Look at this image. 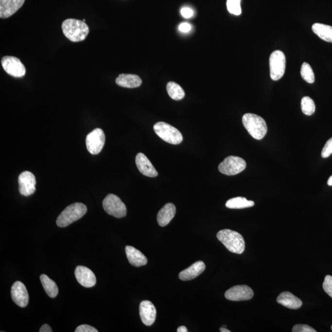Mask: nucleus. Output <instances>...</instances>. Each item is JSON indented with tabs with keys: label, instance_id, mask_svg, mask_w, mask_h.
<instances>
[{
	"label": "nucleus",
	"instance_id": "f03ea898",
	"mask_svg": "<svg viewBox=\"0 0 332 332\" xmlns=\"http://www.w3.org/2000/svg\"><path fill=\"white\" fill-rule=\"evenodd\" d=\"M217 237L229 251L237 254H243L245 251V240L238 232L228 229H222L217 233Z\"/></svg>",
	"mask_w": 332,
	"mask_h": 332
},
{
	"label": "nucleus",
	"instance_id": "6e6552de",
	"mask_svg": "<svg viewBox=\"0 0 332 332\" xmlns=\"http://www.w3.org/2000/svg\"><path fill=\"white\" fill-rule=\"evenodd\" d=\"M246 168L245 159L240 157L229 156L219 164V170L227 175H234L243 172Z\"/></svg>",
	"mask_w": 332,
	"mask_h": 332
},
{
	"label": "nucleus",
	"instance_id": "f257e3e1",
	"mask_svg": "<svg viewBox=\"0 0 332 332\" xmlns=\"http://www.w3.org/2000/svg\"><path fill=\"white\" fill-rule=\"evenodd\" d=\"M62 29L64 35L73 42L85 40L89 32V27L83 20L75 18L64 20L62 24Z\"/></svg>",
	"mask_w": 332,
	"mask_h": 332
},
{
	"label": "nucleus",
	"instance_id": "ea45409f",
	"mask_svg": "<svg viewBox=\"0 0 332 332\" xmlns=\"http://www.w3.org/2000/svg\"><path fill=\"white\" fill-rule=\"evenodd\" d=\"M331 329H332V327H331Z\"/></svg>",
	"mask_w": 332,
	"mask_h": 332
},
{
	"label": "nucleus",
	"instance_id": "7c9ffc66",
	"mask_svg": "<svg viewBox=\"0 0 332 332\" xmlns=\"http://www.w3.org/2000/svg\"><path fill=\"white\" fill-rule=\"evenodd\" d=\"M332 154V138L327 141L322 149L321 156L323 158H327Z\"/></svg>",
	"mask_w": 332,
	"mask_h": 332
},
{
	"label": "nucleus",
	"instance_id": "20e7f679",
	"mask_svg": "<svg viewBox=\"0 0 332 332\" xmlns=\"http://www.w3.org/2000/svg\"><path fill=\"white\" fill-rule=\"evenodd\" d=\"M87 207L84 204L76 203L67 207L60 213L56 220L58 227H64L77 221L87 212Z\"/></svg>",
	"mask_w": 332,
	"mask_h": 332
},
{
	"label": "nucleus",
	"instance_id": "aec40b11",
	"mask_svg": "<svg viewBox=\"0 0 332 332\" xmlns=\"http://www.w3.org/2000/svg\"><path fill=\"white\" fill-rule=\"evenodd\" d=\"M127 259L132 266L140 267L147 264V257L142 253L132 246L127 245L125 248Z\"/></svg>",
	"mask_w": 332,
	"mask_h": 332
},
{
	"label": "nucleus",
	"instance_id": "6ab92c4d",
	"mask_svg": "<svg viewBox=\"0 0 332 332\" xmlns=\"http://www.w3.org/2000/svg\"><path fill=\"white\" fill-rule=\"evenodd\" d=\"M175 213V205L173 203L166 204L157 213V220L159 226H167L173 219Z\"/></svg>",
	"mask_w": 332,
	"mask_h": 332
},
{
	"label": "nucleus",
	"instance_id": "b1692460",
	"mask_svg": "<svg viewBox=\"0 0 332 332\" xmlns=\"http://www.w3.org/2000/svg\"><path fill=\"white\" fill-rule=\"evenodd\" d=\"M40 280L46 293L51 298H55L59 293V289L54 280H51L48 276L41 275Z\"/></svg>",
	"mask_w": 332,
	"mask_h": 332
},
{
	"label": "nucleus",
	"instance_id": "58836bf2",
	"mask_svg": "<svg viewBox=\"0 0 332 332\" xmlns=\"http://www.w3.org/2000/svg\"><path fill=\"white\" fill-rule=\"evenodd\" d=\"M327 184H328L329 186H332V175L329 178L328 182H327Z\"/></svg>",
	"mask_w": 332,
	"mask_h": 332
},
{
	"label": "nucleus",
	"instance_id": "9b49d317",
	"mask_svg": "<svg viewBox=\"0 0 332 332\" xmlns=\"http://www.w3.org/2000/svg\"><path fill=\"white\" fill-rule=\"evenodd\" d=\"M225 297L228 300L231 301L249 300L254 297V292L251 288L247 285H236L227 290L225 292Z\"/></svg>",
	"mask_w": 332,
	"mask_h": 332
},
{
	"label": "nucleus",
	"instance_id": "ddd939ff",
	"mask_svg": "<svg viewBox=\"0 0 332 332\" xmlns=\"http://www.w3.org/2000/svg\"><path fill=\"white\" fill-rule=\"evenodd\" d=\"M11 298L14 302L20 307L24 308L29 303V296L26 287L20 281L14 283L11 287Z\"/></svg>",
	"mask_w": 332,
	"mask_h": 332
},
{
	"label": "nucleus",
	"instance_id": "c9c22d12",
	"mask_svg": "<svg viewBox=\"0 0 332 332\" xmlns=\"http://www.w3.org/2000/svg\"><path fill=\"white\" fill-rule=\"evenodd\" d=\"M39 332H52V330L51 329V327L48 324H44L42 327H41L40 330L39 331Z\"/></svg>",
	"mask_w": 332,
	"mask_h": 332
},
{
	"label": "nucleus",
	"instance_id": "dca6fc26",
	"mask_svg": "<svg viewBox=\"0 0 332 332\" xmlns=\"http://www.w3.org/2000/svg\"><path fill=\"white\" fill-rule=\"evenodd\" d=\"M136 163L139 171L143 175L149 177H156L158 175L152 162L143 153H139L137 155Z\"/></svg>",
	"mask_w": 332,
	"mask_h": 332
},
{
	"label": "nucleus",
	"instance_id": "c85d7f7f",
	"mask_svg": "<svg viewBox=\"0 0 332 332\" xmlns=\"http://www.w3.org/2000/svg\"><path fill=\"white\" fill-rule=\"evenodd\" d=\"M227 9L229 12L234 15L241 14V0H227Z\"/></svg>",
	"mask_w": 332,
	"mask_h": 332
},
{
	"label": "nucleus",
	"instance_id": "473e14b6",
	"mask_svg": "<svg viewBox=\"0 0 332 332\" xmlns=\"http://www.w3.org/2000/svg\"><path fill=\"white\" fill-rule=\"evenodd\" d=\"M75 332H98V331L94 327L89 325H81L75 330Z\"/></svg>",
	"mask_w": 332,
	"mask_h": 332
},
{
	"label": "nucleus",
	"instance_id": "bb28decb",
	"mask_svg": "<svg viewBox=\"0 0 332 332\" xmlns=\"http://www.w3.org/2000/svg\"><path fill=\"white\" fill-rule=\"evenodd\" d=\"M301 110L306 115L311 116L315 112V102L310 97H304L301 102Z\"/></svg>",
	"mask_w": 332,
	"mask_h": 332
},
{
	"label": "nucleus",
	"instance_id": "2f4dec72",
	"mask_svg": "<svg viewBox=\"0 0 332 332\" xmlns=\"http://www.w3.org/2000/svg\"><path fill=\"white\" fill-rule=\"evenodd\" d=\"M293 332H316L315 329L308 325L297 324L292 329Z\"/></svg>",
	"mask_w": 332,
	"mask_h": 332
},
{
	"label": "nucleus",
	"instance_id": "a878e982",
	"mask_svg": "<svg viewBox=\"0 0 332 332\" xmlns=\"http://www.w3.org/2000/svg\"><path fill=\"white\" fill-rule=\"evenodd\" d=\"M167 91H168L169 96L171 98L175 100V101H180L184 98L185 93L184 90L180 85L177 83L171 81L167 85Z\"/></svg>",
	"mask_w": 332,
	"mask_h": 332
},
{
	"label": "nucleus",
	"instance_id": "423d86ee",
	"mask_svg": "<svg viewBox=\"0 0 332 332\" xmlns=\"http://www.w3.org/2000/svg\"><path fill=\"white\" fill-rule=\"evenodd\" d=\"M104 210L108 214L120 219L126 215L127 209L119 197L113 194H109L104 199Z\"/></svg>",
	"mask_w": 332,
	"mask_h": 332
},
{
	"label": "nucleus",
	"instance_id": "0eeeda50",
	"mask_svg": "<svg viewBox=\"0 0 332 332\" xmlns=\"http://www.w3.org/2000/svg\"><path fill=\"white\" fill-rule=\"evenodd\" d=\"M286 59L285 56L280 51H275L269 57V69H270V76L274 81L280 80L284 75Z\"/></svg>",
	"mask_w": 332,
	"mask_h": 332
},
{
	"label": "nucleus",
	"instance_id": "4be33fe9",
	"mask_svg": "<svg viewBox=\"0 0 332 332\" xmlns=\"http://www.w3.org/2000/svg\"><path fill=\"white\" fill-rule=\"evenodd\" d=\"M116 83L120 87L126 88H136L142 83L141 78L138 75L132 74H120L116 79Z\"/></svg>",
	"mask_w": 332,
	"mask_h": 332
},
{
	"label": "nucleus",
	"instance_id": "412c9836",
	"mask_svg": "<svg viewBox=\"0 0 332 332\" xmlns=\"http://www.w3.org/2000/svg\"><path fill=\"white\" fill-rule=\"evenodd\" d=\"M277 302L292 310H298L302 305L301 299L289 292H284L280 294L278 297Z\"/></svg>",
	"mask_w": 332,
	"mask_h": 332
},
{
	"label": "nucleus",
	"instance_id": "72a5a7b5",
	"mask_svg": "<svg viewBox=\"0 0 332 332\" xmlns=\"http://www.w3.org/2000/svg\"><path fill=\"white\" fill-rule=\"evenodd\" d=\"M180 13L181 15L186 18L192 17L194 14L193 11H192L191 8H187V7H185V8H183L181 9Z\"/></svg>",
	"mask_w": 332,
	"mask_h": 332
},
{
	"label": "nucleus",
	"instance_id": "f3484780",
	"mask_svg": "<svg viewBox=\"0 0 332 332\" xmlns=\"http://www.w3.org/2000/svg\"><path fill=\"white\" fill-rule=\"evenodd\" d=\"M25 0H0V17L5 18L15 14Z\"/></svg>",
	"mask_w": 332,
	"mask_h": 332
},
{
	"label": "nucleus",
	"instance_id": "39448f33",
	"mask_svg": "<svg viewBox=\"0 0 332 332\" xmlns=\"http://www.w3.org/2000/svg\"><path fill=\"white\" fill-rule=\"evenodd\" d=\"M155 133L166 142L178 145L182 143L183 136L175 127L164 122H157L153 127Z\"/></svg>",
	"mask_w": 332,
	"mask_h": 332
},
{
	"label": "nucleus",
	"instance_id": "e433bc0d",
	"mask_svg": "<svg viewBox=\"0 0 332 332\" xmlns=\"http://www.w3.org/2000/svg\"><path fill=\"white\" fill-rule=\"evenodd\" d=\"M177 331V332H187L188 330L185 326H180L178 327Z\"/></svg>",
	"mask_w": 332,
	"mask_h": 332
},
{
	"label": "nucleus",
	"instance_id": "393cba45",
	"mask_svg": "<svg viewBox=\"0 0 332 332\" xmlns=\"http://www.w3.org/2000/svg\"><path fill=\"white\" fill-rule=\"evenodd\" d=\"M254 201H248L245 198L236 197V198L229 199L226 203V207L229 209H233V210H240V209L251 208L254 206Z\"/></svg>",
	"mask_w": 332,
	"mask_h": 332
},
{
	"label": "nucleus",
	"instance_id": "1a4fd4ad",
	"mask_svg": "<svg viewBox=\"0 0 332 332\" xmlns=\"http://www.w3.org/2000/svg\"><path fill=\"white\" fill-rule=\"evenodd\" d=\"M105 136L103 130L97 128L90 132L86 139L87 149L90 154L97 155L103 149Z\"/></svg>",
	"mask_w": 332,
	"mask_h": 332
},
{
	"label": "nucleus",
	"instance_id": "5701e85b",
	"mask_svg": "<svg viewBox=\"0 0 332 332\" xmlns=\"http://www.w3.org/2000/svg\"><path fill=\"white\" fill-rule=\"evenodd\" d=\"M312 30L320 39L332 43V27L330 25L315 23L313 25Z\"/></svg>",
	"mask_w": 332,
	"mask_h": 332
},
{
	"label": "nucleus",
	"instance_id": "4468645a",
	"mask_svg": "<svg viewBox=\"0 0 332 332\" xmlns=\"http://www.w3.org/2000/svg\"><path fill=\"white\" fill-rule=\"evenodd\" d=\"M141 321L147 326H152L157 317V310L154 305L148 300L141 301L139 307Z\"/></svg>",
	"mask_w": 332,
	"mask_h": 332
},
{
	"label": "nucleus",
	"instance_id": "7ed1b4c3",
	"mask_svg": "<svg viewBox=\"0 0 332 332\" xmlns=\"http://www.w3.org/2000/svg\"><path fill=\"white\" fill-rule=\"evenodd\" d=\"M243 123L248 134L256 140H262L268 131L263 118L252 113H246L243 117Z\"/></svg>",
	"mask_w": 332,
	"mask_h": 332
},
{
	"label": "nucleus",
	"instance_id": "9d476101",
	"mask_svg": "<svg viewBox=\"0 0 332 332\" xmlns=\"http://www.w3.org/2000/svg\"><path fill=\"white\" fill-rule=\"evenodd\" d=\"M1 65L4 71L8 75L16 78L22 77L26 73L24 65L19 59L13 56H4L2 58Z\"/></svg>",
	"mask_w": 332,
	"mask_h": 332
},
{
	"label": "nucleus",
	"instance_id": "4c0bfd02",
	"mask_svg": "<svg viewBox=\"0 0 332 332\" xmlns=\"http://www.w3.org/2000/svg\"><path fill=\"white\" fill-rule=\"evenodd\" d=\"M220 331L222 332H230L231 331H229V330H227V329L224 328V327H221V328L220 329Z\"/></svg>",
	"mask_w": 332,
	"mask_h": 332
},
{
	"label": "nucleus",
	"instance_id": "f704fd0d",
	"mask_svg": "<svg viewBox=\"0 0 332 332\" xmlns=\"http://www.w3.org/2000/svg\"><path fill=\"white\" fill-rule=\"evenodd\" d=\"M178 29L183 33H188V32L191 31L192 25L189 24V23L183 22L179 25Z\"/></svg>",
	"mask_w": 332,
	"mask_h": 332
},
{
	"label": "nucleus",
	"instance_id": "c756f323",
	"mask_svg": "<svg viewBox=\"0 0 332 332\" xmlns=\"http://www.w3.org/2000/svg\"><path fill=\"white\" fill-rule=\"evenodd\" d=\"M324 291L332 298V276H326L323 283Z\"/></svg>",
	"mask_w": 332,
	"mask_h": 332
},
{
	"label": "nucleus",
	"instance_id": "a211bd4d",
	"mask_svg": "<svg viewBox=\"0 0 332 332\" xmlns=\"http://www.w3.org/2000/svg\"><path fill=\"white\" fill-rule=\"evenodd\" d=\"M206 265L203 262L198 261L192 264L189 268L184 269L179 274L180 280H190L198 277L205 270Z\"/></svg>",
	"mask_w": 332,
	"mask_h": 332
},
{
	"label": "nucleus",
	"instance_id": "cd10ccee",
	"mask_svg": "<svg viewBox=\"0 0 332 332\" xmlns=\"http://www.w3.org/2000/svg\"><path fill=\"white\" fill-rule=\"evenodd\" d=\"M301 77L306 82L310 83V84H312V83L315 82V76L314 72H313L310 65L306 63V62H304L302 66H301Z\"/></svg>",
	"mask_w": 332,
	"mask_h": 332
},
{
	"label": "nucleus",
	"instance_id": "f8f14e48",
	"mask_svg": "<svg viewBox=\"0 0 332 332\" xmlns=\"http://www.w3.org/2000/svg\"><path fill=\"white\" fill-rule=\"evenodd\" d=\"M18 190L24 196L33 194L36 190V179L34 174L29 171H24L20 174L18 178Z\"/></svg>",
	"mask_w": 332,
	"mask_h": 332
},
{
	"label": "nucleus",
	"instance_id": "2eb2a0df",
	"mask_svg": "<svg viewBox=\"0 0 332 332\" xmlns=\"http://www.w3.org/2000/svg\"><path fill=\"white\" fill-rule=\"evenodd\" d=\"M75 275L78 282L83 287H92L96 284V276L87 267L83 266L76 267Z\"/></svg>",
	"mask_w": 332,
	"mask_h": 332
}]
</instances>
